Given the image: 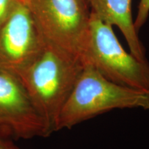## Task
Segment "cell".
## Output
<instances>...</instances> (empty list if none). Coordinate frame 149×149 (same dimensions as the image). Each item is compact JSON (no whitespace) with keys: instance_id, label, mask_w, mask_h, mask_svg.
Here are the masks:
<instances>
[{"instance_id":"1","label":"cell","mask_w":149,"mask_h":149,"mask_svg":"<svg viewBox=\"0 0 149 149\" xmlns=\"http://www.w3.org/2000/svg\"><path fill=\"white\" fill-rule=\"evenodd\" d=\"M83 68L79 57L46 42L35 60L17 74L51 134Z\"/></svg>"},{"instance_id":"2","label":"cell","mask_w":149,"mask_h":149,"mask_svg":"<svg viewBox=\"0 0 149 149\" xmlns=\"http://www.w3.org/2000/svg\"><path fill=\"white\" fill-rule=\"evenodd\" d=\"M149 111V94L115 84L94 67L84 68L55 124V132L70 129L80 123L116 109Z\"/></svg>"},{"instance_id":"3","label":"cell","mask_w":149,"mask_h":149,"mask_svg":"<svg viewBox=\"0 0 149 149\" xmlns=\"http://www.w3.org/2000/svg\"><path fill=\"white\" fill-rule=\"evenodd\" d=\"M80 58L110 81L149 94L148 61L139 60L126 51L113 26L91 12L88 33Z\"/></svg>"},{"instance_id":"4","label":"cell","mask_w":149,"mask_h":149,"mask_svg":"<svg viewBox=\"0 0 149 149\" xmlns=\"http://www.w3.org/2000/svg\"><path fill=\"white\" fill-rule=\"evenodd\" d=\"M44 41L80 57L90 11L84 0H26Z\"/></svg>"},{"instance_id":"5","label":"cell","mask_w":149,"mask_h":149,"mask_svg":"<svg viewBox=\"0 0 149 149\" xmlns=\"http://www.w3.org/2000/svg\"><path fill=\"white\" fill-rule=\"evenodd\" d=\"M45 44L26 0H18L0 29V69L17 75L35 60Z\"/></svg>"},{"instance_id":"6","label":"cell","mask_w":149,"mask_h":149,"mask_svg":"<svg viewBox=\"0 0 149 149\" xmlns=\"http://www.w3.org/2000/svg\"><path fill=\"white\" fill-rule=\"evenodd\" d=\"M0 135L14 140L51 135L17 76L1 69Z\"/></svg>"},{"instance_id":"7","label":"cell","mask_w":149,"mask_h":149,"mask_svg":"<svg viewBox=\"0 0 149 149\" xmlns=\"http://www.w3.org/2000/svg\"><path fill=\"white\" fill-rule=\"evenodd\" d=\"M91 13L104 23L117 26L127 42L130 53L147 61L145 49L136 31L132 16V0H86Z\"/></svg>"},{"instance_id":"8","label":"cell","mask_w":149,"mask_h":149,"mask_svg":"<svg viewBox=\"0 0 149 149\" xmlns=\"http://www.w3.org/2000/svg\"><path fill=\"white\" fill-rule=\"evenodd\" d=\"M149 15V0H140L138 6L137 17L134 21V26L137 33L146 23Z\"/></svg>"},{"instance_id":"9","label":"cell","mask_w":149,"mask_h":149,"mask_svg":"<svg viewBox=\"0 0 149 149\" xmlns=\"http://www.w3.org/2000/svg\"><path fill=\"white\" fill-rule=\"evenodd\" d=\"M18 0H0V29L12 12Z\"/></svg>"},{"instance_id":"10","label":"cell","mask_w":149,"mask_h":149,"mask_svg":"<svg viewBox=\"0 0 149 149\" xmlns=\"http://www.w3.org/2000/svg\"><path fill=\"white\" fill-rule=\"evenodd\" d=\"M14 141L12 138L0 135V149H20Z\"/></svg>"},{"instance_id":"11","label":"cell","mask_w":149,"mask_h":149,"mask_svg":"<svg viewBox=\"0 0 149 149\" xmlns=\"http://www.w3.org/2000/svg\"><path fill=\"white\" fill-rule=\"evenodd\" d=\"M84 1H86V0H84Z\"/></svg>"}]
</instances>
